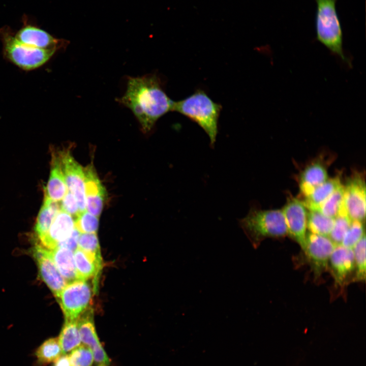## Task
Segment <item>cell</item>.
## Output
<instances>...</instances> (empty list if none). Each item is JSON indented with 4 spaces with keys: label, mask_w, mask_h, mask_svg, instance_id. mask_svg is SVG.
Returning <instances> with one entry per match:
<instances>
[{
    "label": "cell",
    "mask_w": 366,
    "mask_h": 366,
    "mask_svg": "<svg viewBox=\"0 0 366 366\" xmlns=\"http://www.w3.org/2000/svg\"><path fill=\"white\" fill-rule=\"evenodd\" d=\"M117 101L131 110L144 133L149 132L159 118L172 111L174 103L155 74L129 77L126 93Z\"/></svg>",
    "instance_id": "cell-1"
},
{
    "label": "cell",
    "mask_w": 366,
    "mask_h": 366,
    "mask_svg": "<svg viewBox=\"0 0 366 366\" xmlns=\"http://www.w3.org/2000/svg\"><path fill=\"white\" fill-rule=\"evenodd\" d=\"M238 224L254 248L267 238H280L288 235L281 209H262L253 204L247 216Z\"/></svg>",
    "instance_id": "cell-2"
},
{
    "label": "cell",
    "mask_w": 366,
    "mask_h": 366,
    "mask_svg": "<svg viewBox=\"0 0 366 366\" xmlns=\"http://www.w3.org/2000/svg\"><path fill=\"white\" fill-rule=\"evenodd\" d=\"M221 109L220 104L214 102L203 90L198 89L185 99L174 101L172 111L185 115L200 126L208 135L210 146L214 147Z\"/></svg>",
    "instance_id": "cell-3"
},
{
    "label": "cell",
    "mask_w": 366,
    "mask_h": 366,
    "mask_svg": "<svg viewBox=\"0 0 366 366\" xmlns=\"http://www.w3.org/2000/svg\"><path fill=\"white\" fill-rule=\"evenodd\" d=\"M317 39L334 55L351 67V61L343 48V34L336 9L337 0H315Z\"/></svg>",
    "instance_id": "cell-4"
},
{
    "label": "cell",
    "mask_w": 366,
    "mask_h": 366,
    "mask_svg": "<svg viewBox=\"0 0 366 366\" xmlns=\"http://www.w3.org/2000/svg\"><path fill=\"white\" fill-rule=\"evenodd\" d=\"M0 39L3 44L4 56L24 71L33 70L42 67L56 51L36 48L21 43L7 26L0 29Z\"/></svg>",
    "instance_id": "cell-5"
},
{
    "label": "cell",
    "mask_w": 366,
    "mask_h": 366,
    "mask_svg": "<svg viewBox=\"0 0 366 366\" xmlns=\"http://www.w3.org/2000/svg\"><path fill=\"white\" fill-rule=\"evenodd\" d=\"M93 291L87 281L75 280L67 283L57 299L66 320H77L90 309Z\"/></svg>",
    "instance_id": "cell-6"
},
{
    "label": "cell",
    "mask_w": 366,
    "mask_h": 366,
    "mask_svg": "<svg viewBox=\"0 0 366 366\" xmlns=\"http://www.w3.org/2000/svg\"><path fill=\"white\" fill-rule=\"evenodd\" d=\"M343 185V203L348 216L352 221L365 222L366 194L364 172L353 170Z\"/></svg>",
    "instance_id": "cell-7"
},
{
    "label": "cell",
    "mask_w": 366,
    "mask_h": 366,
    "mask_svg": "<svg viewBox=\"0 0 366 366\" xmlns=\"http://www.w3.org/2000/svg\"><path fill=\"white\" fill-rule=\"evenodd\" d=\"M333 160L332 155L321 153L300 169L297 176L299 198L310 195L315 188L328 178V169Z\"/></svg>",
    "instance_id": "cell-8"
},
{
    "label": "cell",
    "mask_w": 366,
    "mask_h": 366,
    "mask_svg": "<svg viewBox=\"0 0 366 366\" xmlns=\"http://www.w3.org/2000/svg\"><path fill=\"white\" fill-rule=\"evenodd\" d=\"M336 245L328 236L308 232L303 251L315 279L329 270V259Z\"/></svg>",
    "instance_id": "cell-9"
},
{
    "label": "cell",
    "mask_w": 366,
    "mask_h": 366,
    "mask_svg": "<svg viewBox=\"0 0 366 366\" xmlns=\"http://www.w3.org/2000/svg\"><path fill=\"white\" fill-rule=\"evenodd\" d=\"M285 220L288 236L295 241L303 250L307 232L308 209L298 197L289 195L281 209Z\"/></svg>",
    "instance_id": "cell-10"
},
{
    "label": "cell",
    "mask_w": 366,
    "mask_h": 366,
    "mask_svg": "<svg viewBox=\"0 0 366 366\" xmlns=\"http://www.w3.org/2000/svg\"><path fill=\"white\" fill-rule=\"evenodd\" d=\"M68 191L76 197L80 212L86 210L84 168L75 160L70 149L58 151Z\"/></svg>",
    "instance_id": "cell-11"
},
{
    "label": "cell",
    "mask_w": 366,
    "mask_h": 366,
    "mask_svg": "<svg viewBox=\"0 0 366 366\" xmlns=\"http://www.w3.org/2000/svg\"><path fill=\"white\" fill-rule=\"evenodd\" d=\"M33 256L37 262L41 279L58 299L60 292L68 282L58 271L48 249L40 244H37L33 249Z\"/></svg>",
    "instance_id": "cell-12"
},
{
    "label": "cell",
    "mask_w": 366,
    "mask_h": 366,
    "mask_svg": "<svg viewBox=\"0 0 366 366\" xmlns=\"http://www.w3.org/2000/svg\"><path fill=\"white\" fill-rule=\"evenodd\" d=\"M329 270L332 276L334 286L343 289L349 282L350 276L353 274L354 270L353 249L341 244L337 245L329 259Z\"/></svg>",
    "instance_id": "cell-13"
},
{
    "label": "cell",
    "mask_w": 366,
    "mask_h": 366,
    "mask_svg": "<svg viewBox=\"0 0 366 366\" xmlns=\"http://www.w3.org/2000/svg\"><path fill=\"white\" fill-rule=\"evenodd\" d=\"M14 34L21 43L36 48L57 51L66 45V41L56 38L45 30L25 22Z\"/></svg>",
    "instance_id": "cell-14"
},
{
    "label": "cell",
    "mask_w": 366,
    "mask_h": 366,
    "mask_svg": "<svg viewBox=\"0 0 366 366\" xmlns=\"http://www.w3.org/2000/svg\"><path fill=\"white\" fill-rule=\"evenodd\" d=\"M86 210L99 218L106 199V190L93 163L84 168Z\"/></svg>",
    "instance_id": "cell-15"
},
{
    "label": "cell",
    "mask_w": 366,
    "mask_h": 366,
    "mask_svg": "<svg viewBox=\"0 0 366 366\" xmlns=\"http://www.w3.org/2000/svg\"><path fill=\"white\" fill-rule=\"evenodd\" d=\"M81 341L93 352L94 360L99 363L109 365L110 360L98 339L93 320V312L88 309L77 320Z\"/></svg>",
    "instance_id": "cell-16"
},
{
    "label": "cell",
    "mask_w": 366,
    "mask_h": 366,
    "mask_svg": "<svg viewBox=\"0 0 366 366\" xmlns=\"http://www.w3.org/2000/svg\"><path fill=\"white\" fill-rule=\"evenodd\" d=\"M74 228V218L60 209L47 232L39 239L40 245L48 250H52L68 237Z\"/></svg>",
    "instance_id": "cell-17"
},
{
    "label": "cell",
    "mask_w": 366,
    "mask_h": 366,
    "mask_svg": "<svg viewBox=\"0 0 366 366\" xmlns=\"http://www.w3.org/2000/svg\"><path fill=\"white\" fill-rule=\"evenodd\" d=\"M74 260L76 280L87 281L94 279V290H97L98 282L103 267L102 258L97 257L77 248Z\"/></svg>",
    "instance_id": "cell-18"
},
{
    "label": "cell",
    "mask_w": 366,
    "mask_h": 366,
    "mask_svg": "<svg viewBox=\"0 0 366 366\" xmlns=\"http://www.w3.org/2000/svg\"><path fill=\"white\" fill-rule=\"evenodd\" d=\"M68 191L58 152H53L49 179L45 196L55 202H60Z\"/></svg>",
    "instance_id": "cell-19"
},
{
    "label": "cell",
    "mask_w": 366,
    "mask_h": 366,
    "mask_svg": "<svg viewBox=\"0 0 366 366\" xmlns=\"http://www.w3.org/2000/svg\"><path fill=\"white\" fill-rule=\"evenodd\" d=\"M342 173L328 178L317 187L308 196L300 198L308 210H317L321 204L339 187L342 183Z\"/></svg>",
    "instance_id": "cell-20"
},
{
    "label": "cell",
    "mask_w": 366,
    "mask_h": 366,
    "mask_svg": "<svg viewBox=\"0 0 366 366\" xmlns=\"http://www.w3.org/2000/svg\"><path fill=\"white\" fill-rule=\"evenodd\" d=\"M48 251L57 269L66 281L69 283L76 280L73 251L59 247Z\"/></svg>",
    "instance_id": "cell-21"
},
{
    "label": "cell",
    "mask_w": 366,
    "mask_h": 366,
    "mask_svg": "<svg viewBox=\"0 0 366 366\" xmlns=\"http://www.w3.org/2000/svg\"><path fill=\"white\" fill-rule=\"evenodd\" d=\"M60 209L59 202L53 201L45 196L34 227L35 233L39 239L47 232Z\"/></svg>",
    "instance_id": "cell-22"
},
{
    "label": "cell",
    "mask_w": 366,
    "mask_h": 366,
    "mask_svg": "<svg viewBox=\"0 0 366 366\" xmlns=\"http://www.w3.org/2000/svg\"><path fill=\"white\" fill-rule=\"evenodd\" d=\"M63 354L71 352L81 344L77 320H66L58 338Z\"/></svg>",
    "instance_id": "cell-23"
},
{
    "label": "cell",
    "mask_w": 366,
    "mask_h": 366,
    "mask_svg": "<svg viewBox=\"0 0 366 366\" xmlns=\"http://www.w3.org/2000/svg\"><path fill=\"white\" fill-rule=\"evenodd\" d=\"M334 223V218L319 210H308L307 230L310 233L328 236Z\"/></svg>",
    "instance_id": "cell-24"
},
{
    "label": "cell",
    "mask_w": 366,
    "mask_h": 366,
    "mask_svg": "<svg viewBox=\"0 0 366 366\" xmlns=\"http://www.w3.org/2000/svg\"><path fill=\"white\" fill-rule=\"evenodd\" d=\"M63 354L58 339L50 338L43 342L37 349L35 355L38 362L41 365H46L54 362Z\"/></svg>",
    "instance_id": "cell-25"
},
{
    "label": "cell",
    "mask_w": 366,
    "mask_h": 366,
    "mask_svg": "<svg viewBox=\"0 0 366 366\" xmlns=\"http://www.w3.org/2000/svg\"><path fill=\"white\" fill-rule=\"evenodd\" d=\"M354 270L351 281L363 282L365 280V235L353 248Z\"/></svg>",
    "instance_id": "cell-26"
},
{
    "label": "cell",
    "mask_w": 366,
    "mask_h": 366,
    "mask_svg": "<svg viewBox=\"0 0 366 366\" xmlns=\"http://www.w3.org/2000/svg\"><path fill=\"white\" fill-rule=\"evenodd\" d=\"M351 222L343 203L338 215L334 218L333 227L328 237L336 245L341 244Z\"/></svg>",
    "instance_id": "cell-27"
},
{
    "label": "cell",
    "mask_w": 366,
    "mask_h": 366,
    "mask_svg": "<svg viewBox=\"0 0 366 366\" xmlns=\"http://www.w3.org/2000/svg\"><path fill=\"white\" fill-rule=\"evenodd\" d=\"M343 200L344 185L342 184L321 204L317 210L334 218L342 207Z\"/></svg>",
    "instance_id": "cell-28"
},
{
    "label": "cell",
    "mask_w": 366,
    "mask_h": 366,
    "mask_svg": "<svg viewBox=\"0 0 366 366\" xmlns=\"http://www.w3.org/2000/svg\"><path fill=\"white\" fill-rule=\"evenodd\" d=\"M75 228L81 233H97L99 218L87 210L80 212L74 218Z\"/></svg>",
    "instance_id": "cell-29"
},
{
    "label": "cell",
    "mask_w": 366,
    "mask_h": 366,
    "mask_svg": "<svg viewBox=\"0 0 366 366\" xmlns=\"http://www.w3.org/2000/svg\"><path fill=\"white\" fill-rule=\"evenodd\" d=\"M364 223L356 220L352 221L341 245L353 249L356 244L365 235Z\"/></svg>",
    "instance_id": "cell-30"
},
{
    "label": "cell",
    "mask_w": 366,
    "mask_h": 366,
    "mask_svg": "<svg viewBox=\"0 0 366 366\" xmlns=\"http://www.w3.org/2000/svg\"><path fill=\"white\" fill-rule=\"evenodd\" d=\"M69 357L73 366H92L94 360L91 349L83 344L72 350Z\"/></svg>",
    "instance_id": "cell-31"
},
{
    "label": "cell",
    "mask_w": 366,
    "mask_h": 366,
    "mask_svg": "<svg viewBox=\"0 0 366 366\" xmlns=\"http://www.w3.org/2000/svg\"><path fill=\"white\" fill-rule=\"evenodd\" d=\"M77 248L97 257H102L97 233H80Z\"/></svg>",
    "instance_id": "cell-32"
},
{
    "label": "cell",
    "mask_w": 366,
    "mask_h": 366,
    "mask_svg": "<svg viewBox=\"0 0 366 366\" xmlns=\"http://www.w3.org/2000/svg\"><path fill=\"white\" fill-rule=\"evenodd\" d=\"M61 209L75 218L80 212L77 200L75 196L67 191L63 199L59 202Z\"/></svg>",
    "instance_id": "cell-33"
},
{
    "label": "cell",
    "mask_w": 366,
    "mask_h": 366,
    "mask_svg": "<svg viewBox=\"0 0 366 366\" xmlns=\"http://www.w3.org/2000/svg\"><path fill=\"white\" fill-rule=\"evenodd\" d=\"M80 234V233L75 228L71 235L65 240L59 242L55 248H65L75 251L77 248Z\"/></svg>",
    "instance_id": "cell-34"
},
{
    "label": "cell",
    "mask_w": 366,
    "mask_h": 366,
    "mask_svg": "<svg viewBox=\"0 0 366 366\" xmlns=\"http://www.w3.org/2000/svg\"><path fill=\"white\" fill-rule=\"evenodd\" d=\"M53 366H73L71 363L69 355L62 354L54 361Z\"/></svg>",
    "instance_id": "cell-35"
},
{
    "label": "cell",
    "mask_w": 366,
    "mask_h": 366,
    "mask_svg": "<svg viewBox=\"0 0 366 366\" xmlns=\"http://www.w3.org/2000/svg\"><path fill=\"white\" fill-rule=\"evenodd\" d=\"M98 366H107V365L105 364L100 363V364H99V365Z\"/></svg>",
    "instance_id": "cell-36"
}]
</instances>
